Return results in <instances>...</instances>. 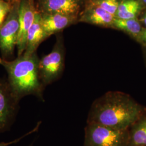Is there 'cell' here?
I'll use <instances>...</instances> for the list:
<instances>
[{"label": "cell", "mask_w": 146, "mask_h": 146, "mask_svg": "<svg viewBox=\"0 0 146 146\" xmlns=\"http://www.w3.org/2000/svg\"><path fill=\"white\" fill-rule=\"evenodd\" d=\"M128 130H117L96 123H87L84 146H128Z\"/></svg>", "instance_id": "3"}, {"label": "cell", "mask_w": 146, "mask_h": 146, "mask_svg": "<svg viewBox=\"0 0 146 146\" xmlns=\"http://www.w3.org/2000/svg\"><path fill=\"white\" fill-rule=\"evenodd\" d=\"M141 9V5L137 1L125 0L120 3L115 17L124 20L136 19Z\"/></svg>", "instance_id": "13"}, {"label": "cell", "mask_w": 146, "mask_h": 146, "mask_svg": "<svg viewBox=\"0 0 146 146\" xmlns=\"http://www.w3.org/2000/svg\"><path fill=\"white\" fill-rule=\"evenodd\" d=\"M33 146V145H32V144H31V145H30V146Z\"/></svg>", "instance_id": "22"}, {"label": "cell", "mask_w": 146, "mask_h": 146, "mask_svg": "<svg viewBox=\"0 0 146 146\" xmlns=\"http://www.w3.org/2000/svg\"><path fill=\"white\" fill-rule=\"evenodd\" d=\"M128 131V146H146V112Z\"/></svg>", "instance_id": "12"}, {"label": "cell", "mask_w": 146, "mask_h": 146, "mask_svg": "<svg viewBox=\"0 0 146 146\" xmlns=\"http://www.w3.org/2000/svg\"><path fill=\"white\" fill-rule=\"evenodd\" d=\"M42 14L76 16L80 9L79 0H41Z\"/></svg>", "instance_id": "8"}, {"label": "cell", "mask_w": 146, "mask_h": 146, "mask_svg": "<svg viewBox=\"0 0 146 146\" xmlns=\"http://www.w3.org/2000/svg\"><path fill=\"white\" fill-rule=\"evenodd\" d=\"M145 113L144 107L130 95L119 91H110L93 103L87 123L128 130Z\"/></svg>", "instance_id": "1"}, {"label": "cell", "mask_w": 146, "mask_h": 146, "mask_svg": "<svg viewBox=\"0 0 146 146\" xmlns=\"http://www.w3.org/2000/svg\"><path fill=\"white\" fill-rule=\"evenodd\" d=\"M142 1H143V2L146 5V0H142Z\"/></svg>", "instance_id": "20"}, {"label": "cell", "mask_w": 146, "mask_h": 146, "mask_svg": "<svg viewBox=\"0 0 146 146\" xmlns=\"http://www.w3.org/2000/svg\"><path fill=\"white\" fill-rule=\"evenodd\" d=\"M11 8V5L8 2L3 0H0V27L5 21Z\"/></svg>", "instance_id": "16"}, {"label": "cell", "mask_w": 146, "mask_h": 146, "mask_svg": "<svg viewBox=\"0 0 146 146\" xmlns=\"http://www.w3.org/2000/svg\"><path fill=\"white\" fill-rule=\"evenodd\" d=\"M48 37L42 26L41 14L37 11L34 21L28 33L26 49L23 54L31 55L36 52L39 45Z\"/></svg>", "instance_id": "9"}, {"label": "cell", "mask_w": 146, "mask_h": 146, "mask_svg": "<svg viewBox=\"0 0 146 146\" xmlns=\"http://www.w3.org/2000/svg\"><path fill=\"white\" fill-rule=\"evenodd\" d=\"M19 2L11 6V11L0 27V50L2 59L11 61L14 57L19 29Z\"/></svg>", "instance_id": "4"}, {"label": "cell", "mask_w": 146, "mask_h": 146, "mask_svg": "<svg viewBox=\"0 0 146 146\" xmlns=\"http://www.w3.org/2000/svg\"><path fill=\"white\" fill-rule=\"evenodd\" d=\"M41 16L42 26L48 36L71 25L76 17L58 14H42Z\"/></svg>", "instance_id": "10"}, {"label": "cell", "mask_w": 146, "mask_h": 146, "mask_svg": "<svg viewBox=\"0 0 146 146\" xmlns=\"http://www.w3.org/2000/svg\"><path fill=\"white\" fill-rule=\"evenodd\" d=\"M136 40L142 44L146 46V29H142L141 33L137 37Z\"/></svg>", "instance_id": "18"}, {"label": "cell", "mask_w": 146, "mask_h": 146, "mask_svg": "<svg viewBox=\"0 0 146 146\" xmlns=\"http://www.w3.org/2000/svg\"><path fill=\"white\" fill-rule=\"evenodd\" d=\"M143 23H144V24L145 25L146 27V13L145 14V15L143 16Z\"/></svg>", "instance_id": "19"}, {"label": "cell", "mask_w": 146, "mask_h": 146, "mask_svg": "<svg viewBox=\"0 0 146 146\" xmlns=\"http://www.w3.org/2000/svg\"><path fill=\"white\" fill-rule=\"evenodd\" d=\"M111 27L125 31L136 39L142 31L141 25L136 19L124 20L115 17Z\"/></svg>", "instance_id": "14"}, {"label": "cell", "mask_w": 146, "mask_h": 146, "mask_svg": "<svg viewBox=\"0 0 146 146\" xmlns=\"http://www.w3.org/2000/svg\"><path fill=\"white\" fill-rule=\"evenodd\" d=\"M64 65V49L62 43L59 41L56 42L52 51L39 61V76L44 87L60 78L63 72Z\"/></svg>", "instance_id": "5"}, {"label": "cell", "mask_w": 146, "mask_h": 146, "mask_svg": "<svg viewBox=\"0 0 146 146\" xmlns=\"http://www.w3.org/2000/svg\"><path fill=\"white\" fill-rule=\"evenodd\" d=\"M1 61H2V58H0V63L1 62Z\"/></svg>", "instance_id": "21"}, {"label": "cell", "mask_w": 146, "mask_h": 146, "mask_svg": "<svg viewBox=\"0 0 146 146\" xmlns=\"http://www.w3.org/2000/svg\"><path fill=\"white\" fill-rule=\"evenodd\" d=\"M36 13L31 0H21L19 11V29L16 43L17 56H21L26 50L28 33L34 21Z\"/></svg>", "instance_id": "7"}, {"label": "cell", "mask_w": 146, "mask_h": 146, "mask_svg": "<svg viewBox=\"0 0 146 146\" xmlns=\"http://www.w3.org/2000/svg\"><path fill=\"white\" fill-rule=\"evenodd\" d=\"M91 5H96L115 16L120 2L119 0H91Z\"/></svg>", "instance_id": "15"}, {"label": "cell", "mask_w": 146, "mask_h": 146, "mask_svg": "<svg viewBox=\"0 0 146 146\" xmlns=\"http://www.w3.org/2000/svg\"><path fill=\"white\" fill-rule=\"evenodd\" d=\"M20 101L13 93L7 77L0 78V133L9 130L14 122Z\"/></svg>", "instance_id": "6"}, {"label": "cell", "mask_w": 146, "mask_h": 146, "mask_svg": "<svg viewBox=\"0 0 146 146\" xmlns=\"http://www.w3.org/2000/svg\"><path fill=\"white\" fill-rule=\"evenodd\" d=\"M40 124H41V122H38L37 123V125H36V127H35L33 130H31V131H30L29 132H28V133L25 134L24 135L21 136L20 138L15 139V140H14V141H11V142H0V146H9V145H11V144L16 143L18 142L19 141H20L22 139H23V137H26V136L28 135H29V134H31V133L36 131L38 129V128H39V127H40Z\"/></svg>", "instance_id": "17"}, {"label": "cell", "mask_w": 146, "mask_h": 146, "mask_svg": "<svg viewBox=\"0 0 146 146\" xmlns=\"http://www.w3.org/2000/svg\"><path fill=\"white\" fill-rule=\"evenodd\" d=\"M115 16L96 5H90L80 19V21L93 25L111 26Z\"/></svg>", "instance_id": "11"}, {"label": "cell", "mask_w": 146, "mask_h": 146, "mask_svg": "<svg viewBox=\"0 0 146 146\" xmlns=\"http://www.w3.org/2000/svg\"><path fill=\"white\" fill-rule=\"evenodd\" d=\"M39 61L36 52L23 54L11 61L2 58L0 64L5 69L11 88L20 100L28 95L43 100L44 87L39 76Z\"/></svg>", "instance_id": "2"}]
</instances>
